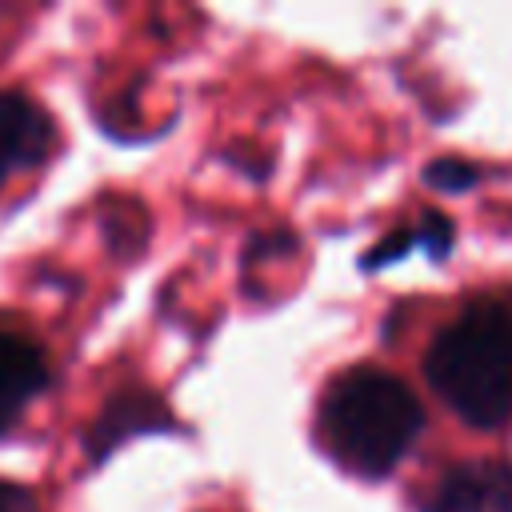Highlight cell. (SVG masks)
<instances>
[{
  "mask_svg": "<svg viewBox=\"0 0 512 512\" xmlns=\"http://www.w3.org/2000/svg\"><path fill=\"white\" fill-rule=\"evenodd\" d=\"M424 372L460 420L500 428L512 416V312L500 300L468 304L436 332Z\"/></svg>",
  "mask_w": 512,
  "mask_h": 512,
  "instance_id": "7a4b0ae2",
  "label": "cell"
},
{
  "mask_svg": "<svg viewBox=\"0 0 512 512\" xmlns=\"http://www.w3.org/2000/svg\"><path fill=\"white\" fill-rule=\"evenodd\" d=\"M156 428H168V408H164L156 396L140 392V388H124V392L96 416V424H92V432H88V452L100 460V456H108L124 436H140V432H156Z\"/></svg>",
  "mask_w": 512,
  "mask_h": 512,
  "instance_id": "8992f818",
  "label": "cell"
},
{
  "mask_svg": "<svg viewBox=\"0 0 512 512\" xmlns=\"http://www.w3.org/2000/svg\"><path fill=\"white\" fill-rule=\"evenodd\" d=\"M56 144V124L44 112V104H36L24 92H0V188L36 168Z\"/></svg>",
  "mask_w": 512,
  "mask_h": 512,
  "instance_id": "277c9868",
  "label": "cell"
},
{
  "mask_svg": "<svg viewBox=\"0 0 512 512\" xmlns=\"http://www.w3.org/2000/svg\"><path fill=\"white\" fill-rule=\"evenodd\" d=\"M476 168L472 164H464V160H436L432 168H428V184H436V188H444V192H464V188H472L476 184Z\"/></svg>",
  "mask_w": 512,
  "mask_h": 512,
  "instance_id": "52a82bcc",
  "label": "cell"
},
{
  "mask_svg": "<svg viewBox=\"0 0 512 512\" xmlns=\"http://www.w3.org/2000/svg\"><path fill=\"white\" fill-rule=\"evenodd\" d=\"M0 512H36V496L24 484L0 480Z\"/></svg>",
  "mask_w": 512,
  "mask_h": 512,
  "instance_id": "9c48e42d",
  "label": "cell"
},
{
  "mask_svg": "<svg viewBox=\"0 0 512 512\" xmlns=\"http://www.w3.org/2000/svg\"><path fill=\"white\" fill-rule=\"evenodd\" d=\"M44 388H48L44 348L28 332L0 324V432H8Z\"/></svg>",
  "mask_w": 512,
  "mask_h": 512,
  "instance_id": "5b68a950",
  "label": "cell"
},
{
  "mask_svg": "<svg viewBox=\"0 0 512 512\" xmlns=\"http://www.w3.org/2000/svg\"><path fill=\"white\" fill-rule=\"evenodd\" d=\"M424 512H512V464L504 460H464L452 464Z\"/></svg>",
  "mask_w": 512,
  "mask_h": 512,
  "instance_id": "3957f363",
  "label": "cell"
},
{
  "mask_svg": "<svg viewBox=\"0 0 512 512\" xmlns=\"http://www.w3.org/2000/svg\"><path fill=\"white\" fill-rule=\"evenodd\" d=\"M416 240H420L432 256H444V252L452 248V224H448V216H440V212H424V224H420Z\"/></svg>",
  "mask_w": 512,
  "mask_h": 512,
  "instance_id": "ba28073f",
  "label": "cell"
},
{
  "mask_svg": "<svg viewBox=\"0 0 512 512\" xmlns=\"http://www.w3.org/2000/svg\"><path fill=\"white\" fill-rule=\"evenodd\" d=\"M420 432L424 408L416 392L380 368H352L336 376L320 400L324 448L356 476H388Z\"/></svg>",
  "mask_w": 512,
  "mask_h": 512,
  "instance_id": "6da1fadb",
  "label": "cell"
}]
</instances>
